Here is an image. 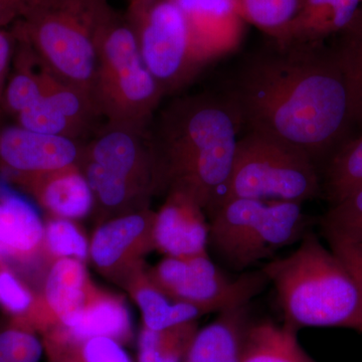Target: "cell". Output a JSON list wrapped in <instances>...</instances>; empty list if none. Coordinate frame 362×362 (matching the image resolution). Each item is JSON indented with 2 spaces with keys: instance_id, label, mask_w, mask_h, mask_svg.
Returning <instances> with one entry per match:
<instances>
[{
  "instance_id": "6da1fadb",
  "label": "cell",
  "mask_w": 362,
  "mask_h": 362,
  "mask_svg": "<svg viewBox=\"0 0 362 362\" xmlns=\"http://www.w3.org/2000/svg\"><path fill=\"white\" fill-rule=\"evenodd\" d=\"M226 94L244 127L314 162L330 158L356 128L346 74L334 47L272 40L249 54Z\"/></svg>"
},
{
  "instance_id": "7a4b0ae2",
  "label": "cell",
  "mask_w": 362,
  "mask_h": 362,
  "mask_svg": "<svg viewBox=\"0 0 362 362\" xmlns=\"http://www.w3.org/2000/svg\"><path fill=\"white\" fill-rule=\"evenodd\" d=\"M244 126L228 95L178 98L149 126L162 185L209 209L232 171Z\"/></svg>"
},
{
  "instance_id": "3957f363",
  "label": "cell",
  "mask_w": 362,
  "mask_h": 362,
  "mask_svg": "<svg viewBox=\"0 0 362 362\" xmlns=\"http://www.w3.org/2000/svg\"><path fill=\"white\" fill-rule=\"evenodd\" d=\"M264 275L277 291L285 322L302 327L346 328L362 333V299L344 264L314 233L296 251L269 262Z\"/></svg>"
},
{
  "instance_id": "277c9868",
  "label": "cell",
  "mask_w": 362,
  "mask_h": 362,
  "mask_svg": "<svg viewBox=\"0 0 362 362\" xmlns=\"http://www.w3.org/2000/svg\"><path fill=\"white\" fill-rule=\"evenodd\" d=\"M78 165L94 206L116 216L148 207L163 187L149 127L106 121L83 143Z\"/></svg>"
},
{
  "instance_id": "5b68a950",
  "label": "cell",
  "mask_w": 362,
  "mask_h": 362,
  "mask_svg": "<svg viewBox=\"0 0 362 362\" xmlns=\"http://www.w3.org/2000/svg\"><path fill=\"white\" fill-rule=\"evenodd\" d=\"M111 8L108 0H37L13 35L57 77L92 99L98 32Z\"/></svg>"
},
{
  "instance_id": "8992f818",
  "label": "cell",
  "mask_w": 362,
  "mask_h": 362,
  "mask_svg": "<svg viewBox=\"0 0 362 362\" xmlns=\"http://www.w3.org/2000/svg\"><path fill=\"white\" fill-rule=\"evenodd\" d=\"M163 97L144 65L127 16L111 8L97 37L92 100L98 114L108 122L149 127Z\"/></svg>"
},
{
  "instance_id": "52a82bcc",
  "label": "cell",
  "mask_w": 362,
  "mask_h": 362,
  "mask_svg": "<svg viewBox=\"0 0 362 362\" xmlns=\"http://www.w3.org/2000/svg\"><path fill=\"white\" fill-rule=\"evenodd\" d=\"M211 211L209 244L238 271L301 240L306 226L299 202L233 199Z\"/></svg>"
},
{
  "instance_id": "ba28073f",
  "label": "cell",
  "mask_w": 362,
  "mask_h": 362,
  "mask_svg": "<svg viewBox=\"0 0 362 362\" xmlns=\"http://www.w3.org/2000/svg\"><path fill=\"white\" fill-rule=\"evenodd\" d=\"M320 192L315 162L270 136L247 130L240 138L230 177L211 207L233 199L303 204Z\"/></svg>"
},
{
  "instance_id": "9c48e42d",
  "label": "cell",
  "mask_w": 362,
  "mask_h": 362,
  "mask_svg": "<svg viewBox=\"0 0 362 362\" xmlns=\"http://www.w3.org/2000/svg\"><path fill=\"white\" fill-rule=\"evenodd\" d=\"M125 14L164 96L182 89L206 65L175 0H132Z\"/></svg>"
},
{
  "instance_id": "30bf717a",
  "label": "cell",
  "mask_w": 362,
  "mask_h": 362,
  "mask_svg": "<svg viewBox=\"0 0 362 362\" xmlns=\"http://www.w3.org/2000/svg\"><path fill=\"white\" fill-rule=\"evenodd\" d=\"M147 272L169 299L192 305L202 315L249 304L268 283L262 271L228 278L209 252L187 258L166 257Z\"/></svg>"
},
{
  "instance_id": "8fae6325",
  "label": "cell",
  "mask_w": 362,
  "mask_h": 362,
  "mask_svg": "<svg viewBox=\"0 0 362 362\" xmlns=\"http://www.w3.org/2000/svg\"><path fill=\"white\" fill-rule=\"evenodd\" d=\"M156 211L149 207L114 216L97 228L90 242L89 258L106 277L121 283L144 264L156 250Z\"/></svg>"
},
{
  "instance_id": "7c38bea8",
  "label": "cell",
  "mask_w": 362,
  "mask_h": 362,
  "mask_svg": "<svg viewBox=\"0 0 362 362\" xmlns=\"http://www.w3.org/2000/svg\"><path fill=\"white\" fill-rule=\"evenodd\" d=\"M85 262L59 259L47 268L42 289L35 292L30 308L9 319L7 325L42 337L70 321L80 310L90 283Z\"/></svg>"
},
{
  "instance_id": "4fadbf2b",
  "label": "cell",
  "mask_w": 362,
  "mask_h": 362,
  "mask_svg": "<svg viewBox=\"0 0 362 362\" xmlns=\"http://www.w3.org/2000/svg\"><path fill=\"white\" fill-rule=\"evenodd\" d=\"M109 337L124 346L134 337L132 318L120 295L90 281L84 303L69 322L40 337L42 346H54L90 337Z\"/></svg>"
},
{
  "instance_id": "5bb4252c",
  "label": "cell",
  "mask_w": 362,
  "mask_h": 362,
  "mask_svg": "<svg viewBox=\"0 0 362 362\" xmlns=\"http://www.w3.org/2000/svg\"><path fill=\"white\" fill-rule=\"evenodd\" d=\"M83 143L11 126L0 130V166L6 175H25L77 164Z\"/></svg>"
},
{
  "instance_id": "9a60e30c",
  "label": "cell",
  "mask_w": 362,
  "mask_h": 362,
  "mask_svg": "<svg viewBox=\"0 0 362 362\" xmlns=\"http://www.w3.org/2000/svg\"><path fill=\"white\" fill-rule=\"evenodd\" d=\"M7 180L49 218L81 220L94 209L92 190L78 163L35 175H9Z\"/></svg>"
},
{
  "instance_id": "2e32d148",
  "label": "cell",
  "mask_w": 362,
  "mask_h": 362,
  "mask_svg": "<svg viewBox=\"0 0 362 362\" xmlns=\"http://www.w3.org/2000/svg\"><path fill=\"white\" fill-rule=\"evenodd\" d=\"M44 233L45 223L35 202L0 181V263L11 267L45 259Z\"/></svg>"
},
{
  "instance_id": "e0dca14e",
  "label": "cell",
  "mask_w": 362,
  "mask_h": 362,
  "mask_svg": "<svg viewBox=\"0 0 362 362\" xmlns=\"http://www.w3.org/2000/svg\"><path fill=\"white\" fill-rule=\"evenodd\" d=\"M204 211L189 195L180 190H169L165 202L156 211V250L173 258L207 254L209 225Z\"/></svg>"
},
{
  "instance_id": "ac0fdd59",
  "label": "cell",
  "mask_w": 362,
  "mask_h": 362,
  "mask_svg": "<svg viewBox=\"0 0 362 362\" xmlns=\"http://www.w3.org/2000/svg\"><path fill=\"white\" fill-rule=\"evenodd\" d=\"M187 16L206 64L230 52L242 39L245 23L233 0H175Z\"/></svg>"
},
{
  "instance_id": "d6986e66",
  "label": "cell",
  "mask_w": 362,
  "mask_h": 362,
  "mask_svg": "<svg viewBox=\"0 0 362 362\" xmlns=\"http://www.w3.org/2000/svg\"><path fill=\"white\" fill-rule=\"evenodd\" d=\"M361 16L362 0H303L292 25L277 42L326 44L349 30Z\"/></svg>"
},
{
  "instance_id": "ffe728a7",
  "label": "cell",
  "mask_w": 362,
  "mask_h": 362,
  "mask_svg": "<svg viewBox=\"0 0 362 362\" xmlns=\"http://www.w3.org/2000/svg\"><path fill=\"white\" fill-rule=\"evenodd\" d=\"M250 321L249 304L220 312L216 320L197 331L183 362H240Z\"/></svg>"
},
{
  "instance_id": "44dd1931",
  "label": "cell",
  "mask_w": 362,
  "mask_h": 362,
  "mask_svg": "<svg viewBox=\"0 0 362 362\" xmlns=\"http://www.w3.org/2000/svg\"><path fill=\"white\" fill-rule=\"evenodd\" d=\"M121 285L141 312L142 326L152 330L197 321L202 313L192 305L169 299L150 279L145 264L131 272Z\"/></svg>"
},
{
  "instance_id": "7402d4cb",
  "label": "cell",
  "mask_w": 362,
  "mask_h": 362,
  "mask_svg": "<svg viewBox=\"0 0 362 362\" xmlns=\"http://www.w3.org/2000/svg\"><path fill=\"white\" fill-rule=\"evenodd\" d=\"M297 329L270 320L250 321L240 362H317L301 346Z\"/></svg>"
},
{
  "instance_id": "603a6c76",
  "label": "cell",
  "mask_w": 362,
  "mask_h": 362,
  "mask_svg": "<svg viewBox=\"0 0 362 362\" xmlns=\"http://www.w3.org/2000/svg\"><path fill=\"white\" fill-rule=\"evenodd\" d=\"M197 331V321L159 330L142 326L137 339V362H183Z\"/></svg>"
},
{
  "instance_id": "cb8c5ba5",
  "label": "cell",
  "mask_w": 362,
  "mask_h": 362,
  "mask_svg": "<svg viewBox=\"0 0 362 362\" xmlns=\"http://www.w3.org/2000/svg\"><path fill=\"white\" fill-rule=\"evenodd\" d=\"M325 187L332 206L362 187V133L349 138L330 156Z\"/></svg>"
},
{
  "instance_id": "d4e9b609",
  "label": "cell",
  "mask_w": 362,
  "mask_h": 362,
  "mask_svg": "<svg viewBox=\"0 0 362 362\" xmlns=\"http://www.w3.org/2000/svg\"><path fill=\"white\" fill-rule=\"evenodd\" d=\"M303 0H233L245 23L279 42L292 25Z\"/></svg>"
},
{
  "instance_id": "484cf974",
  "label": "cell",
  "mask_w": 362,
  "mask_h": 362,
  "mask_svg": "<svg viewBox=\"0 0 362 362\" xmlns=\"http://www.w3.org/2000/svg\"><path fill=\"white\" fill-rule=\"evenodd\" d=\"M47 362H133L125 346L109 337H90L44 347Z\"/></svg>"
},
{
  "instance_id": "4316f807",
  "label": "cell",
  "mask_w": 362,
  "mask_h": 362,
  "mask_svg": "<svg viewBox=\"0 0 362 362\" xmlns=\"http://www.w3.org/2000/svg\"><path fill=\"white\" fill-rule=\"evenodd\" d=\"M90 242L75 221L49 218L45 223L44 256L47 266L59 259L89 258Z\"/></svg>"
},
{
  "instance_id": "83f0119b",
  "label": "cell",
  "mask_w": 362,
  "mask_h": 362,
  "mask_svg": "<svg viewBox=\"0 0 362 362\" xmlns=\"http://www.w3.org/2000/svg\"><path fill=\"white\" fill-rule=\"evenodd\" d=\"M333 47L338 52L349 81L356 128H361L362 133V16L349 30L340 35Z\"/></svg>"
},
{
  "instance_id": "f1b7e54d",
  "label": "cell",
  "mask_w": 362,
  "mask_h": 362,
  "mask_svg": "<svg viewBox=\"0 0 362 362\" xmlns=\"http://www.w3.org/2000/svg\"><path fill=\"white\" fill-rule=\"evenodd\" d=\"M42 356L39 335L8 325L0 330V362H40Z\"/></svg>"
},
{
  "instance_id": "f546056e",
  "label": "cell",
  "mask_w": 362,
  "mask_h": 362,
  "mask_svg": "<svg viewBox=\"0 0 362 362\" xmlns=\"http://www.w3.org/2000/svg\"><path fill=\"white\" fill-rule=\"evenodd\" d=\"M33 291L11 266L0 263V307L9 319L23 315L35 300Z\"/></svg>"
},
{
  "instance_id": "4dcf8cb0",
  "label": "cell",
  "mask_w": 362,
  "mask_h": 362,
  "mask_svg": "<svg viewBox=\"0 0 362 362\" xmlns=\"http://www.w3.org/2000/svg\"><path fill=\"white\" fill-rule=\"evenodd\" d=\"M324 228L362 240V187L333 204L324 216Z\"/></svg>"
},
{
  "instance_id": "1f68e13d",
  "label": "cell",
  "mask_w": 362,
  "mask_h": 362,
  "mask_svg": "<svg viewBox=\"0 0 362 362\" xmlns=\"http://www.w3.org/2000/svg\"><path fill=\"white\" fill-rule=\"evenodd\" d=\"M330 250L344 264L358 288L362 299V240L349 237L332 228H324Z\"/></svg>"
},
{
  "instance_id": "d6a6232c",
  "label": "cell",
  "mask_w": 362,
  "mask_h": 362,
  "mask_svg": "<svg viewBox=\"0 0 362 362\" xmlns=\"http://www.w3.org/2000/svg\"><path fill=\"white\" fill-rule=\"evenodd\" d=\"M16 40L13 33L6 32L0 28V108L4 101V90L7 84L9 66L13 54V42Z\"/></svg>"
},
{
  "instance_id": "836d02e7",
  "label": "cell",
  "mask_w": 362,
  "mask_h": 362,
  "mask_svg": "<svg viewBox=\"0 0 362 362\" xmlns=\"http://www.w3.org/2000/svg\"><path fill=\"white\" fill-rule=\"evenodd\" d=\"M37 0H0V28L21 21Z\"/></svg>"
},
{
  "instance_id": "e575fe53",
  "label": "cell",
  "mask_w": 362,
  "mask_h": 362,
  "mask_svg": "<svg viewBox=\"0 0 362 362\" xmlns=\"http://www.w3.org/2000/svg\"><path fill=\"white\" fill-rule=\"evenodd\" d=\"M130 1H132V0H130Z\"/></svg>"
}]
</instances>
